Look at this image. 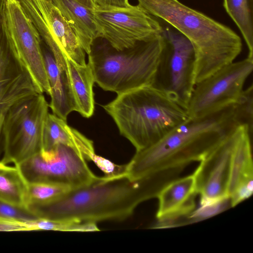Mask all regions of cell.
<instances>
[{
	"label": "cell",
	"mask_w": 253,
	"mask_h": 253,
	"mask_svg": "<svg viewBox=\"0 0 253 253\" xmlns=\"http://www.w3.org/2000/svg\"><path fill=\"white\" fill-rule=\"evenodd\" d=\"M58 144L72 148L85 160L91 161L95 154L93 142L65 121L48 113L43 127L42 150L52 149Z\"/></svg>",
	"instance_id": "cell-17"
},
{
	"label": "cell",
	"mask_w": 253,
	"mask_h": 253,
	"mask_svg": "<svg viewBox=\"0 0 253 253\" xmlns=\"http://www.w3.org/2000/svg\"><path fill=\"white\" fill-rule=\"evenodd\" d=\"M165 40L152 85L186 110L195 84V52L190 41L157 18Z\"/></svg>",
	"instance_id": "cell-6"
},
{
	"label": "cell",
	"mask_w": 253,
	"mask_h": 253,
	"mask_svg": "<svg viewBox=\"0 0 253 253\" xmlns=\"http://www.w3.org/2000/svg\"><path fill=\"white\" fill-rule=\"evenodd\" d=\"M92 13L101 38L119 50L130 48L161 32L157 18L138 4L126 8L97 5Z\"/></svg>",
	"instance_id": "cell-9"
},
{
	"label": "cell",
	"mask_w": 253,
	"mask_h": 253,
	"mask_svg": "<svg viewBox=\"0 0 253 253\" xmlns=\"http://www.w3.org/2000/svg\"><path fill=\"white\" fill-rule=\"evenodd\" d=\"M151 15L169 23L191 42L196 56L195 84L233 62L242 51L240 37L230 28L178 0H137Z\"/></svg>",
	"instance_id": "cell-2"
},
{
	"label": "cell",
	"mask_w": 253,
	"mask_h": 253,
	"mask_svg": "<svg viewBox=\"0 0 253 253\" xmlns=\"http://www.w3.org/2000/svg\"><path fill=\"white\" fill-rule=\"evenodd\" d=\"M32 230L90 232L99 231L97 223L74 220H54L38 218L29 221Z\"/></svg>",
	"instance_id": "cell-23"
},
{
	"label": "cell",
	"mask_w": 253,
	"mask_h": 253,
	"mask_svg": "<svg viewBox=\"0 0 253 253\" xmlns=\"http://www.w3.org/2000/svg\"><path fill=\"white\" fill-rule=\"evenodd\" d=\"M253 69V59L247 57L233 61L196 83L186 109L189 118H202L234 103Z\"/></svg>",
	"instance_id": "cell-8"
},
{
	"label": "cell",
	"mask_w": 253,
	"mask_h": 253,
	"mask_svg": "<svg viewBox=\"0 0 253 253\" xmlns=\"http://www.w3.org/2000/svg\"><path fill=\"white\" fill-rule=\"evenodd\" d=\"M164 43L161 32L120 50L105 39H96L88 54L95 83L103 89L118 94L152 85Z\"/></svg>",
	"instance_id": "cell-4"
},
{
	"label": "cell",
	"mask_w": 253,
	"mask_h": 253,
	"mask_svg": "<svg viewBox=\"0 0 253 253\" xmlns=\"http://www.w3.org/2000/svg\"><path fill=\"white\" fill-rule=\"evenodd\" d=\"M153 199L144 179L131 180L125 172L99 177L87 185L71 189L47 203L28 209L38 218L81 222L123 220L141 203Z\"/></svg>",
	"instance_id": "cell-1"
},
{
	"label": "cell",
	"mask_w": 253,
	"mask_h": 253,
	"mask_svg": "<svg viewBox=\"0 0 253 253\" xmlns=\"http://www.w3.org/2000/svg\"><path fill=\"white\" fill-rule=\"evenodd\" d=\"M32 231L29 221L0 219V231Z\"/></svg>",
	"instance_id": "cell-27"
},
{
	"label": "cell",
	"mask_w": 253,
	"mask_h": 253,
	"mask_svg": "<svg viewBox=\"0 0 253 253\" xmlns=\"http://www.w3.org/2000/svg\"><path fill=\"white\" fill-rule=\"evenodd\" d=\"M91 161L104 172L106 176H115L124 172L125 165H117L101 156L95 154Z\"/></svg>",
	"instance_id": "cell-26"
},
{
	"label": "cell",
	"mask_w": 253,
	"mask_h": 253,
	"mask_svg": "<svg viewBox=\"0 0 253 253\" xmlns=\"http://www.w3.org/2000/svg\"><path fill=\"white\" fill-rule=\"evenodd\" d=\"M227 13L240 30L253 59V0H223Z\"/></svg>",
	"instance_id": "cell-21"
},
{
	"label": "cell",
	"mask_w": 253,
	"mask_h": 253,
	"mask_svg": "<svg viewBox=\"0 0 253 253\" xmlns=\"http://www.w3.org/2000/svg\"><path fill=\"white\" fill-rule=\"evenodd\" d=\"M103 107L136 151L156 143L190 118L186 109L152 85L118 94Z\"/></svg>",
	"instance_id": "cell-3"
},
{
	"label": "cell",
	"mask_w": 253,
	"mask_h": 253,
	"mask_svg": "<svg viewBox=\"0 0 253 253\" xmlns=\"http://www.w3.org/2000/svg\"><path fill=\"white\" fill-rule=\"evenodd\" d=\"M38 218L27 208H18L0 201V219L28 222Z\"/></svg>",
	"instance_id": "cell-25"
},
{
	"label": "cell",
	"mask_w": 253,
	"mask_h": 253,
	"mask_svg": "<svg viewBox=\"0 0 253 253\" xmlns=\"http://www.w3.org/2000/svg\"><path fill=\"white\" fill-rule=\"evenodd\" d=\"M196 176L191 174L179 177L166 185L159 193L156 218L165 223L192 213L195 210L198 195Z\"/></svg>",
	"instance_id": "cell-16"
},
{
	"label": "cell",
	"mask_w": 253,
	"mask_h": 253,
	"mask_svg": "<svg viewBox=\"0 0 253 253\" xmlns=\"http://www.w3.org/2000/svg\"><path fill=\"white\" fill-rule=\"evenodd\" d=\"M72 188L67 185L49 183H29L27 208L29 206L49 203L62 196Z\"/></svg>",
	"instance_id": "cell-22"
},
{
	"label": "cell",
	"mask_w": 253,
	"mask_h": 253,
	"mask_svg": "<svg viewBox=\"0 0 253 253\" xmlns=\"http://www.w3.org/2000/svg\"><path fill=\"white\" fill-rule=\"evenodd\" d=\"M86 8L93 10L97 6L94 0H75Z\"/></svg>",
	"instance_id": "cell-29"
},
{
	"label": "cell",
	"mask_w": 253,
	"mask_h": 253,
	"mask_svg": "<svg viewBox=\"0 0 253 253\" xmlns=\"http://www.w3.org/2000/svg\"><path fill=\"white\" fill-rule=\"evenodd\" d=\"M28 185L17 166H9L0 161V201L27 208Z\"/></svg>",
	"instance_id": "cell-20"
},
{
	"label": "cell",
	"mask_w": 253,
	"mask_h": 253,
	"mask_svg": "<svg viewBox=\"0 0 253 253\" xmlns=\"http://www.w3.org/2000/svg\"><path fill=\"white\" fill-rule=\"evenodd\" d=\"M5 0H0V161L5 115L19 102L43 93L10 43L5 27Z\"/></svg>",
	"instance_id": "cell-10"
},
{
	"label": "cell",
	"mask_w": 253,
	"mask_h": 253,
	"mask_svg": "<svg viewBox=\"0 0 253 253\" xmlns=\"http://www.w3.org/2000/svg\"><path fill=\"white\" fill-rule=\"evenodd\" d=\"M85 161L72 148L58 144L50 150H42L16 166L28 183H58L74 189L99 178Z\"/></svg>",
	"instance_id": "cell-7"
},
{
	"label": "cell",
	"mask_w": 253,
	"mask_h": 253,
	"mask_svg": "<svg viewBox=\"0 0 253 253\" xmlns=\"http://www.w3.org/2000/svg\"><path fill=\"white\" fill-rule=\"evenodd\" d=\"M252 136L247 125H241L237 127L227 190L232 207L249 198L253 194Z\"/></svg>",
	"instance_id": "cell-14"
},
{
	"label": "cell",
	"mask_w": 253,
	"mask_h": 253,
	"mask_svg": "<svg viewBox=\"0 0 253 253\" xmlns=\"http://www.w3.org/2000/svg\"><path fill=\"white\" fill-rule=\"evenodd\" d=\"M42 49L51 89L49 107L55 115L66 121L68 115L77 111L65 54L53 56L42 40Z\"/></svg>",
	"instance_id": "cell-15"
},
{
	"label": "cell",
	"mask_w": 253,
	"mask_h": 253,
	"mask_svg": "<svg viewBox=\"0 0 253 253\" xmlns=\"http://www.w3.org/2000/svg\"><path fill=\"white\" fill-rule=\"evenodd\" d=\"M18 1L51 53L62 51L76 63L86 64L85 51L78 37L50 0Z\"/></svg>",
	"instance_id": "cell-11"
},
{
	"label": "cell",
	"mask_w": 253,
	"mask_h": 253,
	"mask_svg": "<svg viewBox=\"0 0 253 253\" xmlns=\"http://www.w3.org/2000/svg\"><path fill=\"white\" fill-rule=\"evenodd\" d=\"M48 107L43 93H40L19 102L8 111L1 126L0 162L16 165L42 150Z\"/></svg>",
	"instance_id": "cell-5"
},
{
	"label": "cell",
	"mask_w": 253,
	"mask_h": 253,
	"mask_svg": "<svg viewBox=\"0 0 253 253\" xmlns=\"http://www.w3.org/2000/svg\"><path fill=\"white\" fill-rule=\"evenodd\" d=\"M99 6L117 8H126L130 6L128 0H94Z\"/></svg>",
	"instance_id": "cell-28"
},
{
	"label": "cell",
	"mask_w": 253,
	"mask_h": 253,
	"mask_svg": "<svg viewBox=\"0 0 253 253\" xmlns=\"http://www.w3.org/2000/svg\"><path fill=\"white\" fill-rule=\"evenodd\" d=\"M4 12L6 33L12 47L43 92L50 95L39 34L18 0H6Z\"/></svg>",
	"instance_id": "cell-12"
},
{
	"label": "cell",
	"mask_w": 253,
	"mask_h": 253,
	"mask_svg": "<svg viewBox=\"0 0 253 253\" xmlns=\"http://www.w3.org/2000/svg\"><path fill=\"white\" fill-rule=\"evenodd\" d=\"M253 85L243 90L233 103L236 117L241 125H247L252 134L253 122Z\"/></svg>",
	"instance_id": "cell-24"
},
{
	"label": "cell",
	"mask_w": 253,
	"mask_h": 253,
	"mask_svg": "<svg viewBox=\"0 0 253 253\" xmlns=\"http://www.w3.org/2000/svg\"><path fill=\"white\" fill-rule=\"evenodd\" d=\"M67 61L77 111L88 118L94 110L93 86L95 81L92 70L88 63L81 65L68 57Z\"/></svg>",
	"instance_id": "cell-19"
},
{
	"label": "cell",
	"mask_w": 253,
	"mask_h": 253,
	"mask_svg": "<svg viewBox=\"0 0 253 253\" xmlns=\"http://www.w3.org/2000/svg\"><path fill=\"white\" fill-rule=\"evenodd\" d=\"M237 127L199 162L194 171L200 206L229 199L227 190Z\"/></svg>",
	"instance_id": "cell-13"
},
{
	"label": "cell",
	"mask_w": 253,
	"mask_h": 253,
	"mask_svg": "<svg viewBox=\"0 0 253 253\" xmlns=\"http://www.w3.org/2000/svg\"><path fill=\"white\" fill-rule=\"evenodd\" d=\"M73 30L84 51L89 54L93 42L101 38L90 10L75 0H50Z\"/></svg>",
	"instance_id": "cell-18"
}]
</instances>
